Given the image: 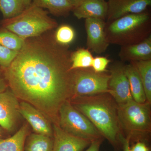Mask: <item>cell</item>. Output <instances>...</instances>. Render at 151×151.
Returning <instances> with one entry per match:
<instances>
[{"instance_id": "7402d4cb", "label": "cell", "mask_w": 151, "mask_h": 151, "mask_svg": "<svg viewBox=\"0 0 151 151\" xmlns=\"http://www.w3.org/2000/svg\"><path fill=\"white\" fill-rule=\"evenodd\" d=\"M94 58L87 48H80L71 52L70 55V70L92 67Z\"/></svg>"}, {"instance_id": "52a82bcc", "label": "cell", "mask_w": 151, "mask_h": 151, "mask_svg": "<svg viewBox=\"0 0 151 151\" xmlns=\"http://www.w3.org/2000/svg\"><path fill=\"white\" fill-rule=\"evenodd\" d=\"M110 72L98 73L92 68L73 70L72 97L108 93Z\"/></svg>"}, {"instance_id": "83f0119b", "label": "cell", "mask_w": 151, "mask_h": 151, "mask_svg": "<svg viewBox=\"0 0 151 151\" xmlns=\"http://www.w3.org/2000/svg\"><path fill=\"white\" fill-rule=\"evenodd\" d=\"M8 87V85L5 78L2 68L0 67V92L5 91Z\"/></svg>"}, {"instance_id": "d4e9b609", "label": "cell", "mask_w": 151, "mask_h": 151, "mask_svg": "<svg viewBox=\"0 0 151 151\" xmlns=\"http://www.w3.org/2000/svg\"><path fill=\"white\" fill-rule=\"evenodd\" d=\"M19 51L12 50L0 45V67H9Z\"/></svg>"}, {"instance_id": "cb8c5ba5", "label": "cell", "mask_w": 151, "mask_h": 151, "mask_svg": "<svg viewBox=\"0 0 151 151\" xmlns=\"http://www.w3.org/2000/svg\"><path fill=\"white\" fill-rule=\"evenodd\" d=\"M57 28L54 31V37L56 42L61 45L69 46L76 37L73 28L67 24L61 25Z\"/></svg>"}, {"instance_id": "7a4b0ae2", "label": "cell", "mask_w": 151, "mask_h": 151, "mask_svg": "<svg viewBox=\"0 0 151 151\" xmlns=\"http://www.w3.org/2000/svg\"><path fill=\"white\" fill-rule=\"evenodd\" d=\"M71 103L96 127L103 137L116 145L122 134L118 119V104L109 93L74 97Z\"/></svg>"}, {"instance_id": "ffe728a7", "label": "cell", "mask_w": 151, "mask_h": 151, "mask_svg": "<svg viewBox=\"0 0 151 151\" xmlns=\"http://www.w3.org/2000/svg\"><path fill=\"white\" fill-rule=\"evenodd\" d=\"M53 143L51 137L34 133L27 137L24 151H52Z\"/></svg>"}, {"instance_id": "e0dca14e", "label": "cell", "mask_w": 151, "mask_h": 151, "mask_svg": "<svg viewBox=\"0 0 151 151\" xmlns=\"http://www.w3.org/2000/svg\"><path fill=\"white\" fill-rule=\"evenodd\" d=\"M39 7L48 10L49 13L57 17H67L73 8L68 0H32Z\"/></svg>"}, {"instance_id": "ac0fdd59", "label": "cell", "mask_w": 151, "mask_h": 151, "mask_svg": "<svg viewBox=\"0 0 151 151\" xmlns=\"http://www.w3.org/2000/svg\"><path fill=\"white\" fill-rule=\"evenodd\" d=\"M32 0H0V12L4 19L17 16L29 8Z\"/></svg>"}, {"instance_id": "ba28073f", "label": "cell", "mask_w": 151, "mask_h": 151, "mask_svg": "<svg viewBox=\"0 0 151 151\" xmlns=\"http://www.w3.org/2000/svg\"><path fill=\"white\" fill-rule=\"evenodd\" d=\"M122 61L116 62L110 68L108 93L117 104H124L133 100L129 80Z\"/></svg>"}, {"instance_id": "9a60e30c", "label": "cell", "mask_w": 151, "mask_h": 151, "mask_svg": "<svg viewBox=\"0 0 151 151\" xmlns=\"http://www.w3.org/2000/svg\"><path fill=\"white\" fill-rule=\"evenodd\" d=\"M119 56L122 62L129 63L151 60V35L139 43L121 47Z\"/></svg>"}, {"instance_id": "30bf717a", "label": "cell", "mask_w": 151, "mask_h": 151, "mask_svg": "<svg viewBox=\"0 0 151 151\" xmlns=\"http://www.w3.org/2000/svg\"><path fill=\"white\" fill-rule=\"evenodd\" d=\"M105 25L106 21L101 19H85L86 46L89 51L100 54L107 50L110 44L105 35Z\"/></svg>"}, {"instance_id": "603a6c76", "label": "cell", "mask_w": 151, "mask_h": 151, "mask_svg": "<svg viewBox=\"0 0 151 151\" xmlns=\"http://www.w3.org/2000/svg\"><path fill=\"white\" fill-rule=\"evenodd\" d=\"M24 40L9 30L0 27V45L12 50L19 51Z\"/></svg>"}, {"instance_id": "6da1fadb", "label": "cell", "mask_w": 151, "mask_h": 151, "mask_svg": "<svg viewBox=\"0 0 151 151\" xmlns=\"http://www.w3.org/2000/svg\"><path fill=\"white\" fill-rule=\"evenodd\" d=\"M54 30L25 40L9 67L2 68L17 97L55 117L72 96L73 70L69 46L58 43Z\"/></svg>"}, {"instance_id": "8fae6325", "label": "cell", "mask_w": 151, "mask_h": 151, "mask_svg": "<svg viewBox=\"0 0 151 151\" xmlns=\"http://www.w3.org/2000/svg\"><path fill=\"white\" fill-rule=\"evenodd\" d=\"M108 13L106 23L124 16L146 12L151 0H108Z\"/></svg>"}, {"instance_id": "484cf974", "label": "cell", "mask_w": 151, "mask_h": 151, "mask_svg": "<svg viewBox=\"0 0 151 151\" xmlns=\"http://www.w3.org/2000/svg\"><path fill=\"white\" fill-rule=\"evenodd\" d=\"M111 62V60L104 57H97L94 58L92 62V68L94 71L98 73L105 72L107 66Z\"/></svg>"}, {"instance_id": "8992f818", "label": "cell", "mask_w": 151, "mask_h": 151, "mask_svg": "<svg viewBox=\"0 0 151 151\" xmlns=\"http://www.w3.org/2000/svg\"><path fill=\"white\" fill-rule=\"evenodd\" d=\"M58 125L68 134L92 142L103 137L92 122L76 109L70 100L65 101L58 111Z\"/></svg>"}, {"instance_id": "9c48e42d", "label": "cell", "mask_w": 151, "mask_h": 151, "mask_svg": "<svg viewBox=\"0 0 151 151\" xmlns=\"http://www.w3.org/2000/svg\"><path fill=\"white\" fill-rule=\"evenodd\" d=\"M18 98L11 89L0 92V126L12 132L17 122L19 112Z\"/></svg>"}, {"instance_id": "f1b7e54d", "label": "cell", "mask_w": 151, "mask_h": 151, "mask_svg": "<svg viewBox=\"0 0 151 151\" xmlns=\"http://www.w3.org/2000/svg\"><path fill=\"white\" fill-rule=\"evenodd\" d=\"M103 139H99L91 142L89 147L85 151H99Z\"/></svg>"}, {"instance_id": "4dcf8cb0", "label": "cell", "mask_w": 151, "mask_h": 151, "mask_svg": "<svg viewBox=\"0 0 151 151\" xmlns=\"http://www.w3.org/2000/svg\"><path fill=\"white\" fill-rule=\"evenodd\" d=\"M68 1L73 6V8H75L76 7L80 5L81 3H83L85 0H68Z\"/></svg>"}, {"instance_id": "4316f807", "label": "cell", "mask_w": 151, "mask_h": 151, "mask_svg": "<svg viewBox=\"0 0 151 151\" xmlns=\"http://www.w3.org/2000/svg\"><path fill=\"white\" fill-rule=\"evenodd\" d=\"M119 141L123 145L124 151H132L130 147V140L128 138L124 137L122 134H120L119 137Z\"/></svg>"}, {"instance_id": "f546056e", "label": "cell", "mask_w": 151, "mask_h": 151, "mask_svg": "<svg viewBox=\"0 0 151 151\" xmlns=\"http://www.w3.org/2000/svg\"><path fill=\"white\" fill-rule=\"evenodd\" d=\"M131 149L132 151H149L148 147L145 144L140 142L135 144Z\"/></svg>"}, {"instance_id": "4fadbf2b", "label": "cell", "mask_w": 151, "mask_h": 151, "mask_svg": "<svg viewBox=\"0 0 151 151\" xmlns=\"http://www.w3.org/2000/svg\"><path fill=\"white\" fill-rule=\"evenodd\" d=\"M54 139L52 151H82L91 142L70 134L62 129L58 124L53 126Z\"/></svg>"}, {"instance_id": "d6986e66", "label": "cell", "mask_w": 151, "mask_h": 151, "mask_svg": "<svg viewBox=\"0 0 151 151\" xmlns=\"http://www.w3.org/2000/svg\"><path fill=\"white\" fill-rule=\"evenodd\" d=\"M28 133V127L24 124L13 136L0 140V151H24Z\"/></svg>"}, {"instance_id": "7c38bea8", "label": "cell", "mask_w": 151, "mask_h": 151, "mask_svg": "<svg viewBox=\"0 0 151 151\" xmlns=\"http://www.w3.org/2000/svg\"><path fill=\"white\" fill-rule=\"evenodd\" d=\"M19 112L32 127L35 133L52 137L53 127L45 116V113L33 105L22 101L20 103Z\"/></svg>"}, {"instance_id": "44dd1931", "label": "cell", "mask_w": 151, "mask_h": 151, "mask_svg": "<svg viewBox=\"0 0 151 151\" xmlns=\"http://www.w3.org/2000/svg\"><path fill=\"white\" fill-rule=\"evenodd\" d=\"M132 63L137 68L142 83L147 102L151 104V60Z\"/></svg>"}, {"instance_id": "3957f363", "label": "cell", "mask_w": 151, "mask_h": 151, "mask_svg": "<svg viewBox=\"0 0 151 151\" xmlns=\"http://www.w3.org/2000/svg\"><path fill=\"white\" fill-rule=\"evenodd\" d=\"M105 33L110 44L121 47L140 42L151 35L149 13L130 14L106 23Z\"/></svg>"}, {"instance_id": "2e32d148", "label": "cell", "mask_w": 151, "mask_h": 151, "mask_svg": "<svg viewBox=\"0 0 151 151\" xmlns=\"http://www.w3.org/2000/svg\"><path fill=\"white\" fill-rule=\"evenodd\" d=\"M124 70L129 83L133 100L138 103L147 102L142 83L137 68L133 63L124 65Z\"/></svg>"}, {"instance_id": "5b68a950", "label": "cell", "mask_w": 151, "mask_h": 151, "mask_svg": "<svg viewBox=\"0 0 151 151\" xmlns=\"http://www.w3.org/2000/svg\"><path fill=\"white\" fill-rule=\"evenodd\" d=\"M151 104L132 100L118 104V115L121 133L129 139L143 138L151 130Z\"/></svg>"}, {"instance_id": "5bb4252c", "label": "cell", "mask_w": 151, "mask_h": 151, "mask_svg": "<svg viewBox=\"0 0 151 151\" xmlns=\"http://www.w3.org/2000/svg\"><path fill=\"white\" fill-rule=\"evenodd\" d=\"M72 12L78 19L96 18L105 21L108 16V2L106 0H85Z\"/></svg>"}, {"instance_id": "1f68e13d", "label": "cell", "mask_w": 151, "mask_h": 151, "mask_svg": "<svg viewBox=\"0 0 151 151\" xmlns=\"http://www.w3.org/2000/svg\"><path fill=\"white\" fill-rule=\"evenodd\" d=\"M1 136V127H0V137Z\"/></svg>"}, {"instance_id": "277c9868", "label": "cell", "mask_w": 151, "mask_h": 151, "mask_svg": "<svg viewBox=\"0 0 151 151\" xmlns=\"http://www.w3.org/2000/svg\"><path fill=\"white\" fill-rule=\"evenodd\" d=\"M48 14L47 11L32 3L29 8L17 16L3 19L0 24L25 40L39 36L58 27L57 22Z\"/></svg>"}]
</instances>
